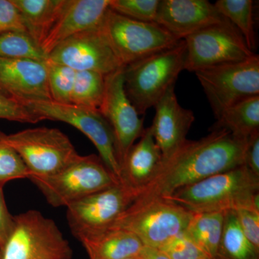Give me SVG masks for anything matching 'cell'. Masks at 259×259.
<instances>
[{"mask_svg": "<svg viewBox=\"0 0 259 259\" xmlns=\"http://www.w3.org/2000/svg\"><path fill=\"white\" fill-rule=\"evenodd\" d=\"M246 141L225 129H214L197 141H187L162 161L156 175L136 191L133 203L166 199L177 190L241 166Z\"/></svg>", "mask_w": 259, "mask_h": 259, "instance_id": "obj_1", "label": "cell"}, {"mask_svg": "<svg viewBox=\"0 0 259 259\" xmlns=\"http://www.w3.org/2000/svg\"><path fill=\"white\" fill-rule=\"evenodd\" d=\"M166 199L192 213L259 211V177L243 164L180 189Z\"/></svg>", "mask_w": 259, "mask_h": 259, "instance_id": "obj_2", "label": "cell"}, {"mask_svg": "<svg viewBox=\"0 0 259 259\" xmlns=\"http://www.w3.org/2000/svg\"><path fill=\"white\" fill-rule=\"evenodd\" d=\"M186 45L180 40L175 47L160 51L124 66V88L139 115L155 107L185 70Z\"/></svg>", "mask_w": 259, "mask_h": 259, "instance_id": "obj_3", "label": "cell"}, {"mask_svg": "<svg viewBox=\"0 0 259 259\" xmlns=\"http://www.w3.org/2000/svg\"><path fill=\"white\" fill-rule=\"evenodd\" d=\"M54 207H67L89 194L120 184L100 156H80L59 173L29 179Z\"/></svg>", "mask_w": 259, "mask_h": 259, "instance_id": "obj_4", "label": "cell"}, {"mask_svg": "<svg viewBox=\"0 0 259 259\" xmlns=\"http://www.w3.org/2000/svg\"><path fill=\"white\" fill-rule=\"evenodd\" d=\"M192 216L171 200L153 199L131 204L110 228L130 232L144 246L161 248L186 231Z\"/></svg>", "mask_w": 259, "mask_h": 259, "instance_id": "obj_5", "label": "cell"}, {"mask_svg": "<svg viewBox=\"0 0 259 259\" xmlns=\"http://www.w3.org/2000/svg\"><path fill=\"white\" fill-rule=\"evenodd\" d=\"M100 29L122 66L175 47L182 40L155 22L133 20L110 8Z\"/></svg>", "mask_w": 259, "mask_h": 259, "instance_id": "obj_6", "label": "cell"}, {"mask_svg": "<svg viewBox=\"0 0 259 259\" xmlns=\"http://www.w3.org/2000/svg\"><path fill=\"white\" fill-rule=\"evenodd\" d=\"M28 168L29 178L52 176L79 156L69 137L60 130L38 127L3 134Z\"/></svg>", "mask_w": 259, "mask_h": 259, "instance_id": "obj_7", "label": "cell"}, {"mask_svg": "<svg viewBox=\"0 0 259 259\" xmlns=\"http://www.w3.org/2000/svg\"><path fill=\"white\" fill-rule=\"evenodd\" d=\"M3 259H71L73 250L55 221L30 209L15 216Z\"/></svg>", "mask_w": 259, "mask_h": 259, "instance_id": "obj_8", "label": "cell"}, {"mask_svg": "<svg viewBox=\"0 0 259 259\" xmlns=\"http://www.w3.org/2000/svg\"><path fill=\"white\" fill-rule=\"evenodd\" d=\"M215 117L237 102L259 95V56L194 72Z\"/></svg>", "mask_w": 259, "mask_h": 259, "instance_id": "obj_9", "label": "cell"}, {"mask_svg": "<svg viewBox=\"0 0 259 259\" xmlns=\"http://www.w3.org/2000/svg\"><path fill=\"white\" fill-rule=\"evenodd\" d=\"M25 105L44 120L60 121L81 131L95 145L99 156L120 183L121 168L116 152L115 137L111 126L100 112L54 101L32 102Z\"/></svg>", "mask_w": 259, "mask_h": 259, "instance_id": "obj_10", "label": "cell"}, {"mask_svg": "<svg viewBox=\"0 0 259 259\" xmlns=\"http://www.w3.org/2000/svg\"><path fill=\"white\" fill-rule=\"evenodd\" d=\"M183 40L186 45L185 70L190 72L244 61L255 54L229 21L211 25Z\"/></svg>", "mask_w": 259, "mask_h": 259, "instance_id": "obj_11", "label": "cell"}, {"mask_svg": "<svg viewBox=\"0 0 259 259\" xmlns=\"http://www.w3.org/2000/svg\"><path fill=\"white\" fill-rule=\"evenodd\" d=\"M134 201V193L122 184L74 201L66 207V219L76 238L108 229Z\"/></svg>", "mask_w": 259, "mask_h": 259, "instance_id": "obj_12", "label": "cell"}, {"mask_svg": "<svg viewBox=\"0 0 259 259\" xmlns=\"http://www.w3.org/2000/svg\"><path fill=\"white\" fill-rule=\"evenodd\" d=\"M124 67L105 76V93L100 112L111 126L122 170L127 153L144 134V118L130 101L124 88Z\"/></svg>", "mask_w": 259, "mask_h": 259, "instance_id": "obj_13", "label": "cell"}, {"mask_svg": "<svg viewBox=\"0 0 259 259\" xmlns=\"http://www.w3.org/2000/svg\"><path fill=\"white\" fill-rule=\"evenodd\" d=\"M48 60L76 71H95L107 76L124 67L99 28L79 32L61 42Z\"/></svg>", "mask_w": 259, "mask_h": 259, "instance_id": "obj_14", "label": "cell"}, {"mask_svg": "<svg viewBox=\"0 0 259 259\" xmlns=\"http://www.w3.org/2000/svg\"><path fill=\"white\" fill-rule=\"evenodd\" d=\"M0 92L23 105L52 101L46 61L0 58Z\"/></svg>", "mask_w": 259, "mask_h": 259, "instance_id": "obj_15", "label": "cell"}, {"mask_svg": "<svg viewBox=\"0 0 259 259\" xmlns=\"http://www.w3.org/2000/svg\"><path fill=\"white\" fill-rule=\"evenodd\" d=\"M228 21L207 0H160L155 23L180 40Z\"/></svg>", "mask_w": 259, "mask_h": 259, "instance_id": "obj_16", "label": "cell"}, {"mask_svg": "<svg viewBox=\"0 0 259 259\" xmlns=\"http://www.w3.org/2000/svg\"><path fill=\"white\" fill-rule=\"evenodd\" d=\"M110 0H66L56 21L40 44V49L49 56L61 42L79 32L101 25Z\"/></svg>", "mask_w": 259, "mask_h": 259, "instance_id": "obj_17", "label": "cell"}, {"mask_svg": "<svg viewBox=\"0 0 259 259\" xmlns=\"http://www.w3.org/2000/svg\"><path fill=\"white\" fill-rule=\"evenodd\" d=\"M154 107L156 114L150 127L165 160L187 141V134L195 117L193 111L179 103L175 86L166 92Z\"/></svg>", "mask_w": 259, "mask_h": 259, "instance_id": "obj_18", "label": "cell"}, {"mask_svg": "<svg viewBox=\"0 0 259 259\" xmlns=\"http://www.w3.org/2000/svg\"><path fill=\"white\" fill-rule=\"evenodd\" d=\"M163 156L153 138L151 127L145 129L139 142L127 153L121 170L120 184L132 191L147 185L161 166Z\"/></svg>", "mask_w": 259, "mask_h": 259, "instance_id": "obj_19", "label": "cell"}, {"mask_svg": "<svg viewBox=\"0 0 259 259\" xmlns=\"http://www.w3.org/2000/svg\"><path fill=\"white\" fill-rule=\"evenodd\" d=\"M90 259H125L136 256L144 247L139 238L124 230L110 228L80 237Z\"/></svg>", "mask_w": 259, "mask_h": 259, "instance_id": "obj_20", "label": "cell"}, {"mask_svg": "<svg viewBox=\"0 0 259 259\" xmlns=\"http://www.w3.org/2000/svg\"><path fill=\"white\" fill-rule=\"evenodd\" d=\"M11 1L18 8L25 30L39 47L66 3V0Z\"/></svg>", "mask_w": 259, "mask_h": 259, "instance_id": "obj_21", "label": "cell"}, {"mask_svg": "<svg viewBox=\"0 0 259 259\" xmlns=\"http://www.w3.org/2000/svg\"><path fill=\"white\" fill-rule=\"evenodd\" d=\"M212 129H225L236 139L246 141L259 132V95L248 97L223 110Z\"/></svg>", "mask_w": 259, "mask_h": 259, "instance_id": "obj_22", "label": "cell"}, {"mask_svg": "<svg viewBox=\"0 0 259 259\" xmlns=\"http://www.w3.org/2000/svg\"><path fill=\"white\" fill-rule=\"evenodd\" d=\"M225 212L192 213L186 235L209 259H217Z\"/></svg>", "mask_w": 259, "mask_h": 259, "instance_id": "obj_23", "label": "cell"}, {"mask_svg": "<svg viewBox=\"0 0 259 259\" xmlns=\"http://www.w3.org/2000/svg\"><path fill=\"white\" fill-rule=\"evenodd\" d=\"M258 253L242 231L234 211L225 212L217 259H258Z\"/></svg>", "mask_w": 259, "mask_h": 259, "instance_id": "obj_24", "label": "cell"}, {"mask_svg": "<svg viewBox=\"0 0 259 259\" xmlns=\"http://www.w3.org/2000/svg\"><path fill=\"white\" fill-rule=\"evenodd\" d=\"M216 9L239 31L245 44L253 52L256 37L253 20V3L251 0H218Z\"/></svg>", "mask_w": 259, "mask_h": 259, "instance_id": "obj_25", "label": "cell"}, {"mask_svg": "<svg viewBox=\"0 0 259 259\" xmlns=\"http://www.w3.org/2000/svg\"><path fill=\"white\" fill-rule=\"evenodd\" d=\"M105 76L95 71H76L71 104L100 112L105 97Z\"/></svg>", "mask_w": 259, "mask_h": 259, "instance_id": "obj_26", "label": "cell"}, {"mask_svg": "<svg viewBox=\"0 0 259 259\" xmlns=\"http://www.w3.org/2000/svg\"><path fill=\"white\" fill-rule=\"evenodd\" d=\"M0 58L48 60V56L28 32L16 30L0 33Z\"/></svg>", "mask_w": 259, "mask_h": 259, "instance_id": "obj_27", "label": "cell"}, {"mask_svg": "<svg viewBox=\"0 0 259 259\" xmlns=\"http://www.w3.org/2000/svg\"><path fill=\"white\" fill-rule=\"evenodd\" d=\"M48 83L52 101L61 104H71V94L76 71L64 65L46 61Z\"/></svg>", "mask_w": 259, "mask_h": 259, "instance_id": "obj_28", "label": "cell"}, {"mask_svg": "<svg viewBox=\"0 0 259 259\" xmlns=\"http://www.w3.org/2000/svg\"><path fill=\"white\" fill-rule=\"evenodd\" d=\"M4 133L0 131V187L10 181L28 179L29 172L14 148L5 142Z\"/></svg>", "mask_w": 259, "mask_h": 259, "instance_id": "obj_29", "label": "cell"}, {"mask_svg": "<svg viewBox=\"0 0 259 259\" xmlns=\"http://www.w3.org/2000/svg\"><path fill=\"white\" fill-rule=\"evenodd\" d=\"M160 0H110L115 13L142 22H155Z\"/></svg>", "mask_w": 259, "mask_h": 259, "instance_id": "obj_30", "label": "cell"}, {"mask_svg": "<svg viewBox=\"0 0 259 259\" xmlns=\"http://www.w3.org/2000/svg\"><path fill=\"white\" fill-rule=\"evenodd\" d=\"M160 249L170 259H209L185 232L168 241Z\"/></svg>", "mask_w": 259, "mask_h": 259, "instance_id": "obj_31", "label": "cell"}, {"mask_svg": "<svg viewBox=\"0 0 259 259\" xmlns=\"http://www.w3.org/2000/svg\"><path fill=\"white\" fill-rule=\"evenodd\" d=\"M0 119L19 122L37 123L44 120L23 104L0 92Z\"/></svg>", "mask_w": 259, "mask_h": 259, "instance_id": "obj_32", "label": "cell"}, {"mask_svg": "<svg viewBox=\"0 0 259 259\" xmlns=\"http://www.w3.org/2000/svg\"><path fill=\"white\" fill-rule=\"evenodd\" d=\"M234 212L245 237L259 250V211L242 208Z\"/></svg>", "mask_w": 259, "mask_h": 259, "instance_id": "obj_33", "label": "cell"}, {"mask_svg": "<svg viewBox=\"0 0 259 259\" xmlns=\"http://www.w3.org/2000/svg\"><path fill=\"white\" fill-rule=\"evenodd\" d=\"M15 30L26 31L18 8L11 0H0V33Z\"/></svg>", "mask_w": 259, "mask_h": 259, "instance_id": "obj_34", "label": "cell"}, {"mask_svg": "<svg viewBox=\"0 0 259 259\" xmlns=\"http://www.w3.org/2000/svg\"><path fill=\"white\" fill-rule=\"evenodd\" d=\"M15 227V216L12 215L5 202L3 187H0V250L3 249Z\"/></svg>", "mask_w": 259, "mask_h": 259, "instance_id": "obj_35", "label": "cell"}, {"mask_svg": "<svg viewBox=\"0 0 259 259\" xmlns=\"http://www.w3.org/2000/svg\"><path fill=\"white\" fill-rule=\"evenodd\" d=\"M243 164L259 177V132L252 135L247 141Z\"/></svg>", "mask_w": 259, "mask_h": 259, "instance_id": "obj_36", "label": "cell"}, {"mask_svg": "<svg viewBox=\"0 0 259 259\" xmlns=\"http://www.w3.org/2000/svg\"><path fill=\"white\" fill-rule=\"evenodd\" d=\"M137 256L139 259H170L160 248L144 245Z\"/></svg>", "mask_w": 259, "mask_h": 259, "instance_id": "obj_37", "label": "cell"}, {"mask_svg": "<svg viewBox=\"0 0 259 259\" xmlns=\"http://www.w3.org/2000/svg\"><path fill=\"white\" fill-rule=\"evenodd\" d=\"M125 259H139V257L136 255V256L130 257V258H127Z\"/></svg>", "mask_w": 259, "mask_h": 259, "instance_id": "obj_38", "label": "cell"}, {"mask_svg": "<svg viewBox=\"0 0 259 259\" xmlns=\"http://www.w3.org/2000/svg\"><path fill=\"white\" fill-rule=\"evenodd\" d=\"M0 259H3V252L0 250Z\"/></svg>", "mask_w": 259, "mask_h": 259, "instance_id": "obj_39", "label": "cell"}]
</instances>
